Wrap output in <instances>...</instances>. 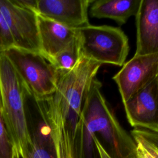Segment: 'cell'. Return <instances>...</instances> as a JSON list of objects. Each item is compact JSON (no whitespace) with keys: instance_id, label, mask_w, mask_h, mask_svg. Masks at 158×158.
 Wrapping results in <instances>:
<instances>
[{"instance_id":"obj_1","label":"cell","mask_w":158,"mask_h":158,"mask_svg":"<svg viewBox=\"0 0 158 158\" xmlns=\"http://www.w3.org/2000/svg\"><path fill=\"white\" fill-rule=\"evenodd\" d=\"M101 65L81 55L73 69L59 72L54 94L34 99L50 127L56 158H79L78 124L86 93Z\"/></svg>"},{"instance_id":"obj_2","label":"cell","mask_w":158,"mask_h":158,"mask_svg":"<svg viewBox=\"0 0 158 158\" xmlns=\"http://www.w3.org/2000/svg\"><path fill=\"white\" fill-rule=\"evenodd\" d=\"M94 78L86 93L77 133L80 158H93L96 152L93 135L114 158H136L135 142L118 122Z\"/></svg>"},{"instance_id":"obj_3","label":"cell","mask_w":158,"mask_h":158,"mask_svg":"<svg viewBox=\"0 0 158 158\" xmlns=\"http://www.w3.org/2000/svg\"><path fill=\"white\" fill-rule=\"evenodd\" d=\"M28 93L11 62L0 53V107L12 158H27L32 144L26 112Z\"/></svg>"},{"instance_id":"obj_4","label":"cell","mask_w":158,"mask_h":158,"mask_svg":"<svg viewBox=\"0 0 158 158\" xmlns=\"http://www.w3.org/2000/svg\"><path fill=\"white\" fill-rule=\"evenodd\" d=\"M3 53L17 72L28 95L40 100L55 93L59 72L48 57L40 51L16 48Z\"/></svg>"},{"instance_id":"obj_5","label":"cell","mask_w":158,"mask_h":158,"mask_svg":"<svg viewBox=\"0 0 158 158\" xmlns=\"http://www.w3.org/2000/svg\"><path fill=\"white\" fill-rule=\"evenodd\" d=\"M81 55L100 63L122 66L129 52L128 38L119 27L92 25L77 30Z\"/></svg>"},{"instance_id":"obj_6","label":"cell","mask_w":158,"mask_h":158,"mask_svg":"<svg viewBox=\"0 0 158 158\" xmlns=\"http://www.w3.org/2000/svg\"><path fill=\"white\" fill-rule=\"evenodd\" d=\"M0 10L9 25L15 48L40 51L35 10L23 0H0Z\"/></svg>"},{"instance_id":"obj_7","label":"cell","mask_w":158,"mask_h":158,"mask_svg":"<svg viewBox=\"0 0 158 158\" xmlns=\"http://www.w3.org/2000/svg\"><path fill=\"white\" fill-rule=\"evenodd\" d=\"M158 73V53L137 56L124 63L112 77L117 85L122 102L139 91Z\"/></svg>"},{"instance_id":"obj_8","label":"cell","mask_w":158,"mask_h":158,"mask_svg":"<svg viewBox=\"0 0 158 158\" xmlns=\"http://www.w3.org/2000/svg\"><path fill=\"white\" fill-rule=\"evenodd\" d=\"M123 104L127 120L132 127L158 132L157 77Z\"/></svg>"},{"instance_id":"obj_9","label":"cell","mask_w":158,"mask_h":158,"mask_svg":"<svg viewBox=\"0 0 158 158\" xmlns=\"http://www.w3.org/2000/svg\"><path fill=\"white\" fill-rule=\"evenodd\" d=\"M93 0H34L35 12L67 27L78 30L89 24L88 9Z\"/></svg>"},{"instance_id":"obj_10","label":"cell","mask_w":158,"mask_h":158,"mask_svg":"<svg viewBox=\"0 0 158 158\" xmlns=\"http://www.w3.org/2000/svg\"><path fill=\"white\" fill-rule=\"evenodd\" d=\"M136 48L135 55L158 53V0H141L135 16Z\"/></svg>"},{"instance_id":"obj_11","label":"cell","mask_w":158,"mask_h":158,"mask_svg":"<svg viewBox=\"0 0 158 158\" xmlns=\"http://www.w3.org/2000/svg\"><path fill=\"white\" fill-rule=\"evenodd\" d=\"M36 14L40 52L51 60L73 41L77 35V30Z\"/></svg>"},{"instance_id":"obj_12","label":"cell","mask_w":158,"mask_h":158,"mask_svg":"<svg viewBox=\"0 0 158 158\" xmlns=\"http://www.w3.org/2000/svg\"><path fill=\"white\" fill-rule=\"evenodd\" d=\"M141 0H93L89 14L98 19H110L118 25L125 24L131 16H136Z\"/></svg>"},{"instance_id":"obj_13","label":"cell","mask_w":158,"mask_h":158,"mask_svg":"<svg viewBox=\"0 0 158 158\" xmlns=\"http://www.w3.org/2000/svg\"><path fill=\"white\" fill-rule=\"evenodd\" d=\"M81 56L80 43L78 36L62 51L51 59L59 72H66L71 70L77 64Z\"/></svg>"},{"instance_id":"obj_14","label":"cell","mask_w":158,"mask_h":158,"mask_svg":"<svg viewBox=\"0 0 158 158\" xmlns=\"http://www.w3.org/2000/svg\"><path fill=\"white\" fill-rule=\"evenodd\" d=\"M131 135L135 142L136 158H158V148L155 145L134 129L131 131Z\"/></svg>"},{"instance_id":"obj_15","label":"cell","mask_w":158,"mask_h":158,"mask_svg":"<svg viewBox=\"0 0 158 158\" xmlns=\"http://www.w3.org/2000/svg\"><path fill=\"white\" fill-rule=\"evenodd\" d=\"M15 48L9 25L0 10V53Z\"/></svg>"},{"instance_id":"obj_16","label":"cell","mask_w":158,"mask_h":158,"mask_svg":"<svg viewBox=\"0 0 158 158\" xmlns=\"http://www.w3.org/2000/svg\"><path fill=\"white\" fill-rule=\"evenodd\" d=\"M0 158H12L11 145L6 129L0 107Z\"/></svg>"},{"instance_id":"obj_17","label":"cell","mask_w":158,"mask_h":158,"mask_svg":"<svg viewBox=\"0 0 158 158\" xmlns=\"http://www.w3.org/2000/svg\"><path fill=\"white\" fill-rule=\"evenodd\" d=\"M134 130L144 138L151 142L158 148V132H154L146 130L134 128Z\"/></svg>"},{"instance_id":"obj_18","label":"cell","mask_w":158,"mask_h":158,"mask_svg":"<svg viewBox=\"0 0 158 158\" xmlns=\"http://www.w3.org/2000/svg\"><path fill=\"white\" fill-rule=\"evenodd\" d=\"M92 138L94 144L96 152L98 154V156L99 158H114L104 148L101 143L95 135H93Z\"/></svg>"},{"instance_id":"obj_19","label":"cell","mask_w":158,"mask_h":158,"mask_svg":"<svg viewBox=\"0 0 158 158\" xmlns=\"http://www.w3.org/2000/svg\"><path fill=\"white\" fill-rule=\"evenodd\" d=\"M157 81H158V73H157Z\"/></svg>"}]
</instances>
